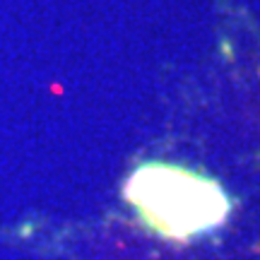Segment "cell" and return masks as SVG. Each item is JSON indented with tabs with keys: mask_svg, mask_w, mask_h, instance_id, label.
I'll return each instance as SVG.
<instances>
[{
	"mask_svg": "<svg viewBox=\"0 0 260 260\" xmlns=\"http://www.w3.org/2000/svg\"><path fill=\"white\" fill-rule=\"evenodd\" d=\"M123 193L149 229L176 241L217 229L232 210L219 183L174 164L138 167Z\"/></svg>",
	"mask_w": 260,
	"mask_h": 260,
	"instance_id": "obj_1",
	"label": "cell"
}]
</instances>
